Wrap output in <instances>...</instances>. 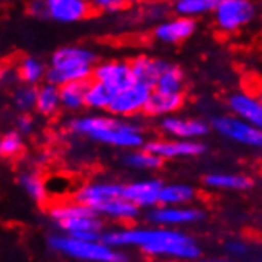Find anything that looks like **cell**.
I'll use <instances>...</instances> for the list:
<instances>
[{
	"label": "cell",
	"instance_id": "obj_15",
	"mask_svg": "<svg viewBox=\"0 0 262 262\" xmlns=\"http://www.w3.org/2000/svg\"><path fill=\"white\" fill-rule=\"evenodd\" d=\"M162 181L159 178L135 180L122 184V197L137 205L140 210H149L159 204Z\"/></svg>",
	"mask_w": 262,
	"mask_h": 262
},
{
	"label": "cell",
	"instance_id": "obj_1",
	"mask_svg": "<svg viewBox=\"0 0 262 262\" xmlns=\"http://www.w3.org/2000/svg\"><path fill=\"white\" fill-rule=\"evenodd\" d=\"M102 240L119 250H138L148 257L195 260L202 256V248L197 240L175 227L124 224L103 230Z\"/></svg>",
	"mask_w": 262,
	"mask_h": 262
},
{
	"label": "cell",
	"instance_id": "obj_13",
	"mask_svg": "<svg viewBox=\"0 0 262 262\" xmlns=\"http://www.w3.org/2000/svg\"><path fill=\"white\" fill-rule=\"evenodd\" d=\"M197 30V19L186 16L164 18L152 27V38L162 45H180L189 40Z\"/></svg>",
	"mask_w": 262,
	"mask_h": 262
},
{
	"label": "cell",
	"instance_id": "obj_24",
	"mask_svg": "<svg viewBox=\"0 0 262 262\" xmlns=\"http://www.w3.org/2000/svg\"><path fill=\"white\" fill-rule=\"evenodd\" d=\"M122 164L135 172H156L164 165V161L145 146H142L126 149L124 156H122Z\"/></svg>",
	"mask_w": 262,
	"mask_h": 262
},
{
	"label": "cell",
	"instance_id": "obj_22",
	"mask_svg": "<svg viewBox=\"0 0 262 262\" xmlns=\"http://www.w3.org/2000/svg\"><path fill=\"white\" fill-rule=\"evenodd\" d=\"M18 184L21 191L32 200V202L43 205L50 200V194H48V189H46V180L38 170H32V168L23 170L18 175Z\"/></svg>",
	"mask_w": 262,
	"mask_h": 262
},
{
	"label": "cell",
	"instance_id": "obj_23",
	"mask_svg": "<svg viewBox=\"0 0 262 262\" xmlns=\"http://www.w3.org/2000/svg\"><path fill=\"white\" fill-rule=\"evenodd\" d=\"M197 200V189L188 183H162L159 204L191 205Z\"/></svg>",
	"mask_w": 262,
	"mask_h": 262
},
{
	"label": "cell",
	"instance_id": "obj_11",
	"mask_svg": "<svg viewBox=\"0 0 262 262\" xmlns=\"http://www.w3.org/2000/svg\"><path fill=\"white\" fill-rule=\"evenodd\" d=\"M56 226L62 234L84 240H102L105 230L103 218H100L91 208H86L78 214H73V216L57 223Z\"/></svg>",
	"mask_w": 262,
	"mask_h": 262
},
{
	"label": "cell",
	"instance_id": "obj_28",
	"mask_svg": "<svg viewBox=\"0 0 262 262\" xmlns=\"http://www.w3.org/2000/svg\"><path fill=\"white\" fill-rule=\"evenodd\" d=\"M18 81L30 86H38L45 81L46 76V62L35 56L23 57L16 66Z\"/></svg>",
	"mask_w": 262,
	"mask_h": 262
},
{
	"label": "cell",
	"instance_id": "obj_19",
	"mask_svg": "<svg viewBox=\"0 0 262 262\" xmlns=\"http://www.w3.org/2000/svg\"><path fill=\"white\" fill-rule=\"evenodd\" d=\"M184 105L183 94H170L158 89H151L143 113L149 118H164L167 115L178 113Z\"/></svg>",
	"mask_w": 262,
	"mask_h": 262
},
{
	"label": "cell",
	"instance_id": "obj_5",
	"mask_svg": "<svg viewBox=\"0 0 262 262\" xmlns=\"http://www.w3.org/2000/svg\"><path fill=\"white\" fill-rule=\"evenodd\" d=\"M211 16L214 27L221 34H237L254 23L257 5L254 0H220Z\"/></svg>",
	"mask_w": 262,
	"mask_h": 262
},
{
	"label": "cell",
	"instance_id": "obj_12",
	"mask_svg": "<svg viewBox=\"0 0 262 262\" xmlns=\"http://www.w3.org/2000/svg\"><path fill=\"white\" fill-rule=\"evenodd\" d=\"M159 129L165 137L184 138V140H202L210 134V124L199 118H183L178 115H167L161 118Z\"/></svg>",
	"mask_w": 262,
	"mask_h": 262
},
{
	"label": "cell",
	"instance_id": "obj_37",
	"mask_svg": "<svg viewBox=\"0 0 262 262\" xmlns=\"http://www.w3.org/2000/svg\"><path fill=\"white\" fill-rule=\"evenodd\" d=\"M16 130L26 137V135H30L34 130H35V121L34 118L30 116L29 113H21L16 119Z\"/></svg>",
	"mask_w": 262,
	"mask_h": 262
},
{
	"label": "cell",
	"instance_id": "obj_9",
	"mask_svg": "<svg viewBox=\"0 0 262 262\" xmlns=\"http://www.w3.org/2000/svg\"><path fill=\"white\" fill-rule=\"evenodd\" d=\"M145 148L152 154L159 156L162 161L172 159H189L199 158L205 154L207 146L200 140H184V138H156V140H148Z\"/></svg>",
	"mask_w": 262,
	"mask_h": 262
},
{
	"label": "cell",
	"instance_id": "obj_17",
	"mask_svg": "<svg viewBox=\"0 0 262 262\" xmlns=\"http://www.w3.org/2000/svg\"><path fill=\"white\" fill-rule=\"evenodd\" d=\"M48 19L60 24H76L91 16L88 0H46Z\"/></svg>",
	"mask_w": 262,
	"mask_h": 262
},
{
	"label": "cell",
	"instance_id": "obj_31",
	"mask_svg": "<svg viewBox=\"0 0 262 262\" xmlns=\"http://www.w3.org/2000/svg\"><path fill=\"white\" fill-rule=\"evenodd\" d=\"M24 149V137L16 130H8L0 135V159H14Z\"/></svg>",
	"mask_w": 262,
	"mask_h": 262
},
{
	"label": "cell",
	"instance_id": "obj_30",
	"mask_svg": "<svg viewBox=\"0 0 262 262\" xmlns=\"http://www.w3.org/2000/svg\"><path fill=\"white\" fill-rule=\"evenodd\" d=\"M218 4L220 0H173L172 11L178 16L199 19L204 16H210Z\"/></svg>",
	"mask_w": 262,
	"mask_h": 262
},
{
	"label": "cell",
	"instance_id": "obj_38",
	"mask_svg": "<svg viewBox=\"0 0 262 262\" xmlns=\"http://www.w3.org/2000/svg\"><path fill=\"white\" fill-rule=\"evenodd\" d=\"M18 81V75H16V67L4 64L0 66V84H13Z\"/></svg>",
	"mask_w": 262,
	"mask_h": 262
},
{
	"label": "cell",
	"instance_id": "obj_32",
	"mask_svg": "<svg viewBox=\"0 0 262 262\" xmlns=\"http://www.w3.org/2000/svg\"><path fill=\"white\" fill-rule=\"evenodd\" d=\"M37 97V86H30L21 83L13 91V105L19 113H30L34 112Z\"/></svg>",
	"mask_w": 262,
	"mask_h": 262
},
{
	"label": "cell",
	"instance_id": "obj_16",
	"mask_svg": "<svg viewBox=\"0 0 262 262\" xmlns=\"http://www.w3.org/2000/svg\"><path fill=\"white\" fill-rule=\"evenodd\" d=\"M227 108L234 115L256 127H262V102L248 91H237L227 99Z\"/></svg>",
	"mask_w": 262,
	"mask_h": 262
},
{
	"label": "cell",
	"instance_id": "obj_26",
	"mask_svg": "<svg viewBox=\"0 0 262 262\" xmlns=\"http://www.w3.org/2000/svg\"><path fill=\"white\" fill-rule=\"evenodd\" d=\"M88 81H70L59 86L60 110L67 113H80L84 108V94Z\"/></svg>",
	"mask_w": 262,
	"mask_h": 262
},
{
	"label": "cell",
	"instance_id": "obj_27",
	"mask_svg": "<svg viewBox=\"0 0 262 262\" xmlns=\"http://www.w3.org/2000/svg\"><path fill=\"white\" fill-rule=\"evenodd\" d=\"M184 86H186V73H184V70L178 64L167 62L165 67L161 70L152 89L170 92V94H183Z\"/></svg>",
	"mask_w": 262,
	"mask_h": 262
},
{
	"label": "cell",
	"instance_id": "obj_3",
	"mask_svg": "<svg viewBox=\"0 0 262 262\" xmlns=\"http://www.w3.org/2000/svg\"><path fill=\"white\" fill-rule=\"evenodd\" d=\"M96 62V53L86 46L64 45L51 54L50 62L46 64L45 81L60 86L70 81L91 80Z\"/></svg>",
	"mask_w": 262,
	"mask_h": 262
},
{
	"label": "cell",
	"instance_id": "obj_18",
	"mask_svg": "<svg viewBox=\"0 0 262 262\" xmlns=\"http://www.w3.org/2000/svg\"><path fill=\"white\" fill-rule=\"evenodd\" d=\"M205 188L211 191H232L246 192L254 188V180L246 173L234 172H213L204 177Z\"/></svg>",
	"mask_w": 262,
	"mask_h": 262
},
{
	"label": "cell",
	"instance_id": "obj_10",
	"mask_svg": "<svg viewBox=\"0 0 262 262\" xmlns=\"http://www.w3.org/2000/svg\"><path fill=\"white\" fill-rule=\"evenodd\" d=\"M121 195H122V183L99 180V181H88L81 184V186H78L73 191L72 199L75 202L96 211L105 202Z\"/></svg>",
	"mask_w": 262,
	"mask_h": 262
},
{
	"label": "cell",
	"instance_id": "obj_29",
	"mask_svg": "<svg viewBox=\"0 0 262 262\" xmlns=\"http://www.w3.org/2000/svg\"><path fill=\"white\" fill-rule=\"evenodd\" d=\"M115 92L108 89L105 84L96 81V80H89L86 86V94H84V108L91 112H106L112 103Z\"/></svg>",
	"mask_w": 262,
	"mask_h": 262
},
{
	"label": "cell",
	"instance_id": "obj_4",
	"mask_svg": "<svg viewBox=\"0 0 262 262\" xmlns=\"http://www.w3.org/2000/svg\"><path fill=\"white\" fill-rule=\"evenodd\" d=\"M48 248L73 260L81 262H126L129 256L115 246H110L103 240H84L67 234H51L48 237Z\"/></svg>",
	"mask_w": 262,
	"mask_h": 262
},
{
	"label": "cell",
	"instance_id": "obj_39",
	"mask_svg": "<svg viewBox=\"0 0 262 262\" xmlns=\"http://www.w3.org/2000/svg\"><path fill=\"white\" fill-rule=\"evenodd\" d=\"M145 0H126V4H142Z\"/></svg>",
	"mask_w": 262,
	"mask_h": 262
},
{
	"label": "cell",
	"instance_id": "obj_6",
	"mask_svg": "<svg viewBox=\"0 0 262 262\" xmlns=\"http://www.w3.org/2000/svg\"><path fill=\"white\" fill-rule=\"evenodd\" d=\"M210 129L235 145L256 149L262 145V130L234 115L214 116L210 122Z\"/></svg>",
	"mask_w": 262,
	"mask_h": 262
},
{
	"label": "cell",
	"instance_id": "obj_34",
	"mask_svg": "<svg viewBox=\"0 0 262 262\" xmlns=\"http://www.w3.org/2000/svg\"><path fill=\"white\" fill-rule=\"evenodd\" d=\"M92 11L116 13L126 7V0H88Z\"/></svg>",
	"mask_w": 262,
	"mask_h": 262
},
{
	"label": "cell",
	"instance_id": "obj_21",
	"mask_svg": "<svg viewBox=\"0 0 262 262\" xmlns=\"http://www.w3.org/2000/svg\"><path fill=\"white\" fill-rule=\"evenodd\" d=\"M96 213L103 220L119 223V224H130L140 218L142 210L121 195V197H115V199L108 200V202H105L103 205H100L96 210Z\"/></svg>",
	"mask_w": 262,
	"mask_h": 262
},
{
	"label": "cell",
	"instance_id": "obj_7",
	"mask_svg": "<svg viewBox=\"0 0 262 262\" xmlns=\"http://www.w3.org/2000/svg\"><path fill=\"white\" fill-rule=\"evenodd\" d=\"M205 220V211L195 205H164L158 204L146 210L145 221L152 226L162 227H188Z\"/></svg>",
	"mask_w": 262,
	"mask_h": 262
},
{
	"label": "cell",
	"instance_id": "obj_33",
	"mask_svg": "<svg viewBox=\"0 0 262 262\" xmlns=\"http://www.w3.org/2000/svg\"><path fill=\"white\" fill-rule=\"evenodd\" d=\"M46 180V178H45ZM72 188V181L67 177L54 175L46 180V189H48L50 197H64Z\"/></svg>",
	"mask_w": 262,
	"mask_h": 262
},
{
	"label": "cell",
	"instance_id": "obj_25",
	"mask_svg": "<svg viewBox=\"0 0 262 262\" xmlns=\"http://www.w3.org/2000/svg\"><path fill=\"white\" fill-rule=\"evenodd\" d=\"M34 112L43 118H53L60 112V99H59V86L43 81L37 86V97Z\"/></svg>",
	"mask_w": 262,
	"mask_h": 262
},
{
	"label": "cell",
	"instance_id": "obj_2",
	"mask_svg": "<svg viewBox=\"0 0 262 262\" xmlns=\"http://www.w3.org/2000/svg\"><path fill=\"white\" fill-rule=\"evenodd\" d=\"M67 130L73 135L86 137L89 140L118 149L142 148L146 143V137L140 124L118 118L92 112V115L73 116L67 122Z\"/></svg>",
	"mask_w": 262,
	"mask_h": 262
},
{
	"label": "cell",
	"instance_id": "obj_36",
	"mask_svg": "<svg viewBox=\"0 0 262 262\" xmlns=\"http://www.w3.org/2000/svg\"><path fill=\"white\" fill-rule=\"evenodd\" d=\"M27 11L30 16L37 19H48V7H46V0H29Z\"/></svg>",
	"mask_w": 262,
	"mask_h": 262
},
{
	"label": "cell",
	"instance_id": "obj_20",
	"mask_svg": "<svg viewBox=\"0 0 262 262\" xmlns=\"http://www.w3.org/2000/svg\"><path fill=\"white\" fill-rule=\"evenodd\" d=\"M167 62L168 60L161 57H154L149 54H138L132 60H129L132 80L145 86H149L152 89L161 70L165 67Z\"/></svg>",
	"mask_w": 262,
	"mask_h": 262
},
{
	"label": "cell",
	"instance_id": "obj_14",
	"mask_svg": "<svg viewBox=\"0 0 262 262\" xmlns=\"http://www.w3.org/2000/svg\"><path fill=\"white\" fill-rule=\"evenodd\" d=\"M91 78L105 84L113 92L126 88L134 81L129 60H121V59L100 60V62L97 60L94 64V69H92Z\"/></svg>",
	"mask_w": 262,
	"mask_h": 262
},
{
	"label": "cell",
	"instance_id": "obj_8",
	"mask_svg": "<svg viewBox=\"0 0 262 262\" xmlns=\"http://www.w3.org/2000/svg\"><path fill=\"white\" fill-rule=\"evenodd\" d=\"M149 92H151L149 86L132 81L126 88H122L115 92L112 103L106 112L113 116H118V118L134 119L138 115L143 113L146 100L149 97Z\"/></svg>",
	"mask_w": 262,
	"mask_h": 262
},
{
	"label": "cell",
	"instance_id": "obj_35",
	"mask_svg": "<svg viewBox=\"0 0 262 262\" xmlns=\"http://www.w3.org/2000/svg\"><path fill=\"white\" fill-rule=\"evenodd\" d=\"M226 253L232 257H245L246 254H250V246L243 240H230L226 243Z\"/></svg>",
	"mask_w": 262,
	"mask_h": 262
}]
</instances>
